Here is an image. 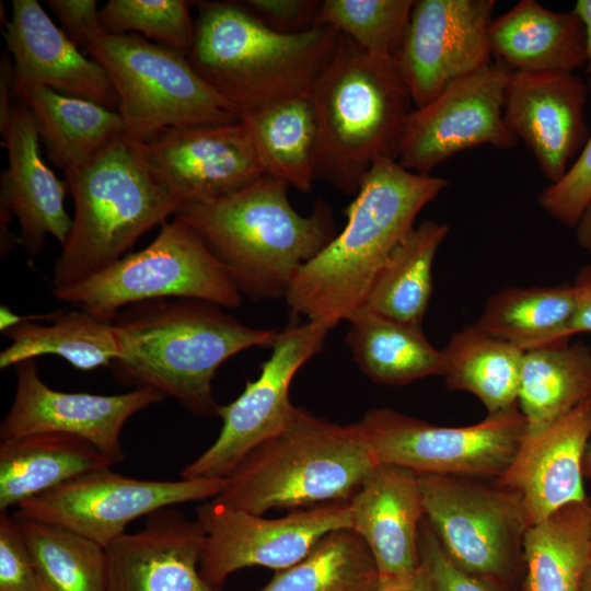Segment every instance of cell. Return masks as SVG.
<instances>
[{
    "label": "cell",
    "mask_w": 591,
    "mask_h": 591,
    "mask_svg": "<svg viewBox=\"0 0 591 591\" xmlns=\"http://www.w3.org/2000/svg\"><path fill=\"white\" fill-rule=\"evenodd\" d=\"M55 297L114 322L120 310L146 301L190 299L234 309L243 296L200 235L174 216L148 246Z\"/></svg>",
    "instance_id": "9c48e42d"
},
{
    "label": "cell",
    "mask_w": 591,
    "mask_h": 591,
    "mask_svg": "<svg viewBox=\"0 0 591 591\" xmlns=\"http://www.w3.org/2000/svg\"><path fill=\"white\" fill-rule=\"evenodd\" d=\"M509 70L491 65L445 86L415 107L405 123L396 160L408 171L430 172L456 153L480 146L511 149L518 139L503 119Z\"/></svg>",
    "instance_id": "9a60e30c"
},
{
    "label": "cell",
    "mask_w": 591,
    "mask_h": 591,
    "mask_svg": "<svg viewBox=\"0 0 591 591\" xmlns=\"http://www.w3.org/2000/svg\"><path fill=\"white\" fill-rule=\"evenodd\" d=\"M379 579L374 559L351 529L323 536L301 560L276 571L259 591H373Z\"/></svg>",
    "instance_id": "d590c367"
},
{
    "label": "cell",
    "mask_w": 591,
    "mask_h": 591,
    "mask_svg": "<svg viewBox=\"0 0 591 591\" xmlns=\"http://www.w3.org/2000/svg\"><path fill=\"white\" fill-rule=\"evenodd\" d=\"M288 187L264 175L175 215L200 235L241 294L253 301L285 298L300 268L337 234L323 200L303 216L292 207Z\"/></svg>",
    "instance_id": "3957f363"
},
{
    "label": "cell",
    "mask_w": 591,
    "mask_h": 591,
    "mask_svg": "<svg viewBox=\"0 0 591 591\" xmlns=\"http://www.w3.org/2000/svg\"><path fill=\"white\" fill-rule=\"evenodd\" d=\"M329 328L305 321L290 323L277 333L270 357L260 373L228 405H220L222 420L216 441L181 472L182 478H225L256 447L289 422L294 405L289 390L297 372L326 340Z\"/></svg>",
    "instance_id": "4fadbf2b"
},
{
    "label": "cell",
    "mask_w": 591,
    "mask_h": 591,
    "mask_svg": "<svg viewBox=\"0 0 591 591\" xmlns=\"http://www.w3.org/2000/svg\"><path fill=\"white\" fill-rule=\"evenodd\" d=\"M580 591H591V567L588 568L583 577Z\"/></svg>",
    "instance_id": "816d5d0a"
},
{
    "label": "cell",
    "mask_w": 591,
    "mask_h": 591,
    "mask_svg": "<svg viewBox=\"0 0 591 591\" xmlns=\"http://www.w3.org/2000/svg\"><path fill=\"white\" fill-rule=\"evenodd\" d=\"M441 354L449 389L475 395L488 414L518 406L523 350L475 323L454 333Z\"/></svg>",
    "instance_id": "1f68e13d"
},
{
    "label": "cell",
    "mask_w": 591,
    "mask_h": 591,
    "mask_svg": "<svg viewBox=\"0 0 591 591\" xmlns=\"http://www.w3.org/2000/svg\"><path fill=\"white\" fill-rule=\"evenodd\" d=\"M494 61L509 71L571 72L586 65V33L573 11H553L521 0L493 19L488 30Z\"/></svg>",
    "instance_id": "d4e9b609"
},
{
    "label": "cell",
    "mask_w": 591,
    "mask_h": 591,
    "mask_svg": "<svg viewBox=\"0 0 591 591\" xmlns=\"http://www.w3.org/2000/svg\"><path fill=\"white\" fill-rule=\"evenodd\" d=\"M16 387L0 424L1 440L55 432L82 438L116 464L125 460L121 431L128 419L165 396L151 387L115 395L61 392L39 376L35 359L15 366Z\"/></svg>",
    "instance_id": "ac0fdd59"
},
{
    "label": "cell",
    "mask_w": 591,
    "mask_h": 591,
    "mask_svg": "<svg viewBox=\"0 0 591 591\" xmlns=\"http://www.w3.org/2000/svg\"><path fill=\"white\" fill-rule=\"evenodd\" d=\"M591 399V349L557 343L523 354L518 407L526 433L540 431Z\"/></svg>",
    "instance_id": "4dcf8cb0"
},
{
    "label": "cell",
    "mask_w": 591,
    "mask_h": 591,
    "mask_svg": "<svg viewBox=\"0 0 591 591\" xmlns=\"http://www.w3.org/2000/svg\"><path fill=\"white\" fill-rule=\"evenodd\" d=\"M589 91L571 72L509 71L505 123L532 151L551 184L564 177L589 137L584 120Z\"/></svg>",
    "instance_id": "d6986e66"
},
{
    "label": "cell",
    "mask_w": 591,
    "mask_h": 591,
    "mask_svg": "<svg viewBox=\"0 0 591 591\" xmlns=\"http://www.w3.org/2000/svg\"><path fill=\"white\" fill-rule=\"evenodd\" d=\"M3 37L13 61L18 101L48 88L117 111V95L104 69L82 55L36 0L12 1Z\"/></svg>",
    "instance_id": "ffe728a7"
},
{
    "label": "cell",
    "mask_w": 591,
    "mask_h": 591,
    "mask_svg": "<svg viewBox=\"0 0 591 591\" xmlns=\"http://www.w3.org/2000/svg\"><path fill=\"white\" fill-rule=\"evenodd\" d=\"M21 102L28 107L50 162L69 173L79 170L117 140L125 127L117 111L38 88Z\"/></svg>",
    "instance_id": "4316f807"
},
{
    "label": "cell",
    "mask_w": 591,
    "mask_h": 591,
    "mask_svg": "<svg viewBox=\"0 0 591 591\" xmlns=\"http://www.w3.org/2000/svg\"><path fill=\"white\" fill-rule=\"evenodd\" d=\"M589 561L591 567V531H590V553H589Z\"/></svg>",
    "instance_id": "f5cc1de1"
},
{
    "label": "cell",
    "mask_w": 591,
    "mask_h": 591,
    "mask_svg": "<svg viewBox=\"0 0 591 591\" xmlns=\"http://www.w3.org/2000/svg\"><path fill=\"white\" fill-rule=\"evenodd\" d=\"M8 167L0 181V213L14 216L20 243L30 255L40 253L47 235L61 246L72 228L65 198L69 186L48 167L39 151V136L25 103L16 101L1 130Z\"/></svg>",
    "instance_id": "7402d4cb"
},
{
    "label": "cell",
    "mask_w": 591,
    "mask_h": 591,
    "mask_svg": "<svg viewBox=\"0 0 591 591\" xmlns=\"http://www.w3.org/2000/svg\"><path fill=\"white\" fill-rule=\"evenodd\" d=\"M35 315L2 333L11 344L0 354V368L7 369L40 356H58L79 370L112 366L121 355L114 322L102 321L78 309Z\"/></svg>",
    "instance_id": "f546056e"
},
{
    "label": "cell",
    "mask_w": 591,
    "mask_h": 591,
    "mask_svg": "<svg viewBox=\"0 0 591 591\" xmlns=\"http://www.w3.org/2000/svg\"><path fill=\"white\" fill-rule=\"evenodd\" d=\"M588 86L591 91V79ZM537 201L556 221L576 227L591 201V135L564 177L544 188Z\"/></svg>",
    "instance_id": "ab89813d"
},
{
    "label": "cell",
    "mask_w": 591,
    "mask_h": 591,
    "mask_svg": "<svg viewBox=\"0 0 591 591\" xmlns=\"http://www.w3.org/2000/svg\"><path fill=\"white\" fill-rule=\"evenodd\" d=\"M116 92L124 139L136 143L162 129L239 121V112L189 65L185 55L137 34L101 32L83 47Z\"/></svg>",
    "instance_id": "ba28073f"
},
{
    "label": "cell",
    "mask_w": 591,
    "mask_h": 591,
    "mask_svg": "<svg viewBox=\"0 0 591 591\" xmlns=\"http://www.w3.org/2000/svg\"><path fill=\"white\" fill-rule=\"evenodd\" d=\"M346 344L360 371L384 385H404L442 374V354L421 326L359 310L352 314Z\"/></svg>",
    "instance_id": "f1b7e54d"
},
{
    "label": "cell",
    "mask_w": 591,
    "mask_h": 591,
    "mask_svg": "<svg viewBox=\"0 0 591 591\" xmlns=\"http://www.w3.org/2000/svg\"><path fill=\"white\" fill-rule=\"evenodd\" d=\"M591 434V399L548 427L526 433L496 484L521 496L530 525L560 508L588 500L582 462Z\"/></svg>",
    "instance_id": "603a6c76"
},
{
    "label": "cell",
    "mask_w": 591,
    "mask_h": 591,
    "mask_svg": "<svg viewBox=\"0 0 591 591\" xmlns=\"http://www.w3.org/2000/svg\"><path fill=\"white\" fill-rule=\"evenodd\" d=\"M223 486L224 478L140 479L108 467L21 502L13 517L60 526L107 548L127 533L134 520L181 503L213 499Z\"/></svg>",
    "instance_id": "7c38bea8"
},
{
    "label": "cell",
    "mask_w": 591,
    "mask_h": 591,
    "mask_svg": "<svg viewBox=\"0 0 591 591\" xmlns=\"http://www.w3.org/2000/svg\"><path fill=\"white\" fill-rule=\"evenodd\" d=\"M449 232L447 223L430 219L415 227L384 264L360 310L421 326L434 257Z\"/></svg>",
    "instance_id": "e575fe53"
},
{
    "label": "cell",
    "mask_w": 591,
    "mask_h": 591,
    "mask_svg": "<svg viewBox=\"0 0 591 591\" xmlns=\"http://www.w3.org/2000/svg\"><path fill=\"white\" fill-rule=\"evenodd\" d=\"M266 175L302 193L316 176L317 128L310 96H291L239 114Z\"/></svg>",
    "instance_id": "83f0119b"
},
{
    "label": "cell",
    "mask_w": 591,
    "mask_h": 591,
    "mask_svg": "<svg viewBox=\"0 0 591 591\" xmlns=\"http://www.w3.org/2000/svg\"><path fill=\"white\" fill-rule=\"evenodd\" d=\"M425 518L443 551L474 576L502 578L531 526L521 496L508 488L473 478L418 476Z\"/></svg>",
    "instance_id": "8fae6325"
},
{
    "label": "cell",
    "mask_w": 591,
    "mask_h": 591,
    "mask_svg": "<svg viewBox=\"0 0 591 591\" xmlns=\"http://www.w3.org/2000/svg\"><path fill=\"white\" fill-rule=\"evenodd\" d=\"M572 10L579 15L583 23L586 33V72L591 79V0H577Z\"/></svg>",
    "instance_id": "c3c4849f"
},
{
    "label": "cell",
    "mask_w": 591,
    "mask_h": 591,
    "mask_svg": "<svg viewBox=\"0 0 591 591\" xmlns=\"http://www.w3.org/2000/svg\"><path fill=\"white\" fill-rule=\"evenodd\" d=\"M186 58L222 99L241 112L310 96L332 60L339 34L329 26L301 33L274 31L240 1H200Z\"/></svg>",
    "instance_id": "277c9868"
},
{
    "label": "cell",
    "mask_w": 591,
    "mask_h": 591,
    "mask_svg": "<svg viewBox=\"0 0 591 591\" xmlns=\"http://www.w3.org/2000/svg\"><path fill=\"white\" fill-rule=\"evenodd\" d=\"M419 553L431 591H496L488 579L466 572L449 558L426 518L419 528Z\"/></svg>",
    "instance_id": "b9f144b4"
},
{
    "label": "cell",
    "mask_w": 591,
    "mask_h": 591,
    "mask_svg": "<svg viewBox=\"0 0 591 591\" xmlns=\"http://www.w3.org/2000/svg\"><path fill=\"white\" fill-rule=\"evenodd\" d=\"M576 305L569 334L591 333V265L583 266L572 282Z\"/></svg>",
    "instance_id": "f6af8a7d"
},
{
    "label": "cell",
    "mask_w": 591,
    "mask_h": 591,
    "mask_svg": "<svg viewBox=\"0 0 591 591\" xmlns=\"http://www.w3.org/2000/svg\"><path fill=\"white\" fill-rule=\"evenodd\" d=\"M494 0H416L397 69L415 107L494 62L488 40Z\"/></svg>",
    "instance_id": "e0dca14e"
},
{
    "label": "cell",
    "mask_w": 591,
    "mask_h": 591,
    "mask_svg": "<svg viewBox=\"0 0 591 591\" xmlns=\"http://www.w3.org/2000/svg\"><path fill=\"white\" fill-rule=\"evenodd\" d=\"M575 230L577 243L591 256V201L582 212Z\"/></svg>",
    "instance_id": "681fc988"
},
{
    "label": "cell",
    "mask_w": 591,
    "mask_h": 591,
    "mask_svg": "<svg viewBox=\"0 0 591 591\" xmlns=\"http://www.w3.org/2000/svg\"><path fill=\"white\" fill-rule=\"evenodd\" d=\"M351 530L368 546L379 579L404 578L419 567L425 518L418 475L379 463L349 500Z\"/></svg>",
    "instance_id": "cb8c5ba5"
},
{
    "label": "cell",
    "mask_w": 591,
    "mask_h": 591,
    "mask_svg": "<svg viewBox=\"0 0 591 591\" xmlns=\"http://www.w3.org/2000/svg\"><path fill=\"white\" fill-rule=\"evenodd\" d=\"M359 424L379 463L418 476L467 478L501 476L528 430L518 406L463 427L432 425L390 408L370 409Z\"/></svg>",
    "instance_id": "30bf717a"
},
{
    "label": "cell",
    "mask_w": 591,
    "mask_h": 591,
    "mask_svg": "<svg viewBox=\"0 0 591 591\" xmlns=\"http://www.w3.org/2000/svg\"><path fill=\"white\" fill-rule=\"evenodd\" d=\"M116 463L89 441L63 433L13 437L0 443V512L83 474Z\"/></svg>",
    "instance_id": "484cf974"
},
{
    "label": "cell",
    "mask_w": 591,
    "mask_h": 591,
    "mask_svg": "<svg viewBox=\"0 0 591 591\" xmlns=\"http://www.w3.org/2000/svg\"><path fill=\"white\" fill-rule=\"evenodd\" d=\"M205 533L175 507L147 517L106 548L107 591H220L200 572Z\"/></svg>",
    "instance_id": "44dd1931"
},
{
    "label": "cell",
    "mask_w": 591,
    "mask_h": 591,
    "mask_svg": "<svg viewBox=\"0 0 591 591\" xmlns=\"http://www.w3.org/2000/svg\"><path fill=\"white\" fill-rule=\"evenodd\" d=\"M205 533L204 579L218 588L233 572L252 566L276 571L301 560L327 533L351 529L349 501H334L267 519L213 499L196 509Z\"/></svg>",
    "instance_id": "5bb4252c"
},
{
    "label": "cell",
    "mask_w": 591,
    "mask_h": 591,
    "mask_svg": "<svg viewBox=\"0 0 591 591\" xmlns=\"http://www.w3.org/2000/svg\"><path fill=\"white\" fill-rule=\"evenodd\" d=\"M339 34L310 94L316 119V176L356 195L372 164L396 159L413 100L393 58Z\"/></svg>",
    "instance_id": "8992f818"
},
{
    "label": "cell",
    "mask_w": 591,
    "mask_h": 591,
    "mask_svg": "<svg viewBox=\"0 0 591 591\" xmlns=\"http://www.w3.org/2000/svg\"><path fill=\"white\" fill-rule=\"evenodd\" d=\"M373 591H431L426 564L420 558L418 569L410 576L395 579H378Z\"/></svg>",
    "instance_id": "7dc6e473"
},
{
    "label": "cell",
    "mask_w": 591,
    "mask_h": 591,
    "mask_svg": "<svg viewBox=\"0 0 591 591\" xmlns=\"http://www.w3.org/2000/svg\"><path fill=\"white\" fill-rule=\"evenodd\" d=\"M0 591H40L20 524L8 512L0 513Z\"/></svg>",
    "instance_id": "60d3db41"
},
{
    "label": "cell",
    "mask_w": 591,
    "mask_h": 591,
    "mask_svg": "<svg viewBox=\"0 0 591 591\" xmlns=\"http://www.w3.org/2000/svg\"><path fill=\"white\" fill-rule=\"evenodd\" d=\"M591 503H569L531 525L523 538L524 591H580L590 567Z\"/></svg>",
    "instance_id": "d6a6232c"
},
{
    "label": "cell",
    "mask_w": 591,
    "mask_h": 591,
    "mask_svg": "<svg viewBox=\"0 0 591 591\" xmlns=\"http://www.w3.org/2000/svg\"><path fill=\"white\" fill-rule=\"evenodd\" d=\"M18 522L32 555L40 591H107L106 548L50 523Z\"/></svg>",
    "instance_id": "8d00e7d4"
},
{
    "label": "cell",
    "mask_w": 591,
    "mask_h": 591,
    "mask_svg": "<svg viewBox=\"0 0 591 591\" xmlns=\"http://www.w3.org/2000/svg\"><path fill=\"white\" fill-rule=\"evenodd\" d=\"M201 300L163 299L128 306L114 321L121 355L115 378L151 387L200 417L218 416L212 380L236 354L271 347L278 331L251 327Z\"/></svg>",
    "instance_id": "7a4b0ae2"
},
{
    "label": "cell",
    "mask_w": 591,
    "mask_h": 591,
    "mask_svg": "<svg viewBox=\"0 0 591 591\" xmlns=\"http://www.w3.org/2000/svg\"><path fill=\"white\" fill-rule=\"evenodd\" d=\"M66 177L74 217L54 267V294L120 259L142 234L183 209L124 137Z\"/></svg>",
    "instance_id": "52a82bcc"
},
{
    "label": "cell",
    "mask_w": 591,
    "mask_h": 591,
    "mask_svg": "<svg viewBox=\"0 0 591 591\" xmlns=\"http://www.w3.org/2000/svg\"><path fill=\"white\" fill-rule=\"evenodd\" d=\"M240 3L269 28L293 34L315 26L322 1L244 0Z\"/></svg>",
    "instance_id": "7bdbcfd3"
},
{
    "label": "cell",
    "mask_w": 591,
    "mask_h": 591,
    "mask_svg": "<svg viewBox=\"0 0 591 591\" xmlns=\"http://www.w3.org/2000/svg\"><path fill=\"white\" fill-rule=\"evenodd\" d=\"M572 283L507 287L488 297L476 324L523 351L569 341Z\"/></svg>",
    "instance_id": "836d02e7"
},
{
    "label": "cell",
    "mask_w": 591,
    "mask_h": 591,
    "mask_svg": "<svg viewBox=\"0 0 591 591\" xmlns=\"http://www.w3.org/2000/svg\"><path fill=\"white\" fill-rule=\"evenodd\" d=\"M415 0H324L315 26H329L360 49L395 58Z\"/></svg>",
    "instance_id": "74e56055"
},
{
    "label": "cell",
    "mask_w": 591,
    "mask_h": 591,
    "mask_svg": "<svg viewBox=\"0 0 591 591\" xmlns=\"http://www.w3.org/2000/svg\"><path fill=\"white\" fill-rule=\"evenodd\" d=\"M14 95V68L8 53H4L0 63V131L5 127L12 107L16 101Z\"/></svg>",
    "instance_id": "bcb514c9"
},
{
    "label": "cell",
    "mask_w": 591,
    "mask_h": 591,
    "mask_svg": "<svg viewBox=\"0 0 591 591\" xmlns=\"http://www.w3.org/2000/svg\"><path fill=\"white\" fill-rule=\"evenodd\" d=\"M450 185L396 159H378L345 209L344 229L294 276L285 300L294 315L333 329L360 310L384 264L420 211Z\"/></svg>",
    "instance_id": "6da1fadb"
},
{
    "label": "cell",
    "mask_w": 591,
    "mask_h": 591,
    "mask_svg": "<svg viewBox=\"0 0 591 591\" xmlns=\"http://www.w3.org/2000/svg\"><path fill=\"white\" fill-rule=\"evenodd\" d=\"M184 0H109L100 10L104 32L137 34L187 55L195 38V22Z\"/></svg>",
    "instance_id": "f35d334b"
},
{
    "label": "cell",
    "mask_w": 591,
    "mask_h": 591,
    "mask_svg": "<svg viewBox=\"0 0 591 591\" xmlns=\"http://www.w3.org/2000/svg\"><path fill=\"white\" fill-rule=\"evenodd\" d=\"M582 472L583 475L591 482V434L588 439L583 454Z\"/></svg>",
    "instance_id": "f907efd6"
},
{
    "label": "cell",
    "mask_w": 591,
    "mask_h": 591,
    "mask_svg": "<svg viewBox=\"0 0 591 591\" xmlns=\"http://www.w3.org/2000/svg\"><path fill=\"white\" fill-rule=\"evenodd\" d=\"M132 146L155 183L183 208L217 200L266 175L240 120L170 127Z\"/></svg>",
    "instance_id": "2e32d148"
},
{
    "label": "cell",
    "mask_w": 591,
    "mask_h": 591,
    "mask_svg": "<svg viewBox=\"0 0 591 591\" xmlns=\"http://www.w3.org/2000/svg\"><path fill=\"white\" fill-rule=\"evenodd\" d=\"M378 464L359 422H331L296 406L287 426L234 467L213 500L259 515L349 501Z\"/></svg>",
    "instance_id": "5b68a950"
},
{
    "label": "cell",
    "mask_w": 591,
    "mask_h": 591,
    "mask_svg": "<svg viewBox=\"0 0 591 591\" xmlns=\"http://www.w3.org/2000/svg\"><path fill=\"white\" fill-rule=\"evenodd\" d=\"M46 4L77 46L84 47L89 38L103 32L95 0H48Z\"/></svg>",
    "instance_id": "ee69618b"
}]
</instances>
